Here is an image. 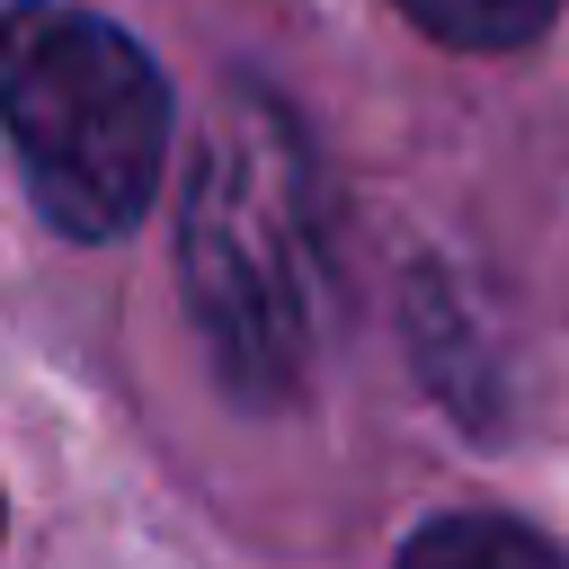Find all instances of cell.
<instances>
[{
	"instance_id": "1",
	"label": "cell",
	"mask_w": 569,
	"mask_h": 569,
	"mask_svg": "<svg viewBox=\"0 0 569 569\" xmlns=\"http://www.w3.org/2000/svg\"><path fill=\"white\" fill-rule=\"evenodd\" d=\"M178 284L231 391H293L329 320V222L302 124L267 89H222L187 151Z\"/></svg>"
},
{
	"instance_id": "2",
	"label": "cell",
	"mask_w": 569,
	"mask_h": 569,
	"mask_svg": "<svg viewBox=\"0 0 569 569\" xmlns=\"http://www.w3.org/2000/svg\"><path fill=\"white\" fill-rule=\"evenodd\" d=\"M0 133L62 240H116L160 196L169 80L116 18L80 0H18L0 18Z\"/></svg>"
},
{
	"instance_id": "3",
	"label": "cell",
	"mask_w": 569,
	"mask_h": 569,
	"mask_svg": "<svg viewBox=\"0 0 569 569\" xmlns=\"http://www.w3.org/2000/svg\"><path fill=\"white\" fill-rule=\"evenodd\" d=\"M391 569H569V551L516 516H436L400 542Z\"/></svg>"
},
{
	"instance_id": "4",
	"label": "cell",
	"mask_w": 569,
	"mask_h": 569,
	"mask_svg": "<svg viewBox=\"0 0 569 569\" xmlns=\"http://www.w3.org/2000/svg\"><path fill=\"white\" fill-rule=\"evenodd\" d=\"M391 9L453 53H516L560 18V0H391Z\"/></svg>"
}]
</instances>
